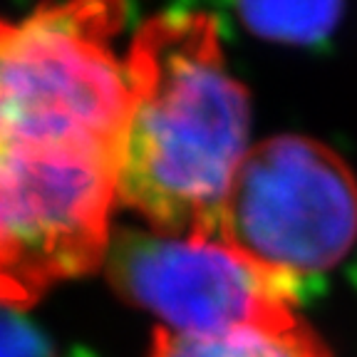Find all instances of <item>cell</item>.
<instances>
[{
  "instance_id": "1",
  "label": "cell",
  "mask_w": 357,
  "mask_h": 357,
  "mask_svg": "<svg viewBox=\"0 0 357 357\" xmlns=\"http://www.w3.org/2000/svg\"><path fill=\"white\" fill-rule=\"evenodd\" d=\"M129 102L112 167L119 204L151 231L213 234L248 154L251 109L206 13H162L129 45Z\"/></svg>"
},
{
  "instance_id": "2",
  "label": "cell",
  "mask_w": 357,
  "mask_h": 357,
  "mask_svg": "<svg viewBox=\"0 0 357 357\" xmlns=\"http://www.w3.org/2000/svg\"><path fill=\"white\" fill-rule=\"evenodd\" d=\"M122 20V0H75L0 28V149L114 151L129 102L112 47Z\"/></svg>"
},
{
  "instance_id": "3",
  "label": "cell",
  "mask_w": 357,
  "mask_h": 357,
  "mask_svg": "<svg viewBox=\"0 0 357 357\" xmlns=\"http://www.w3.org/2000/svg\"><path fill=\"white\" fill-rule=\"evenodd\" d=\"M211 236L293 280L328 271L357 241V181L330 146L271 137L243 156Z\"/></svg>"
},
{
  "instance_id": "4",
  "label": "cell",
  "mask_w": 357,
  "mask_h": 357,
  "mask_svg": "<svg viewBox=\"0 0 357 357\" xmlns=\"http://www.w3.org/2000/svg\"><path fill=\"white\" fill-rule=\"evenodd\" d=\"M117 199L112 154L79 146L0 149V231L10 305L105 263Z\"/></svg>"
},
{
  "instance_id": "5",
  "label": "cell",
  "mask_w": 357,
  "mask_h": 357,
  "mask_svg": "<svg viewBox=\"0 0 357 357\" xmlns=\"http://www.w3.org/2000/svg\"><path fill=\"white\" fill-rule=\"evenodd\" d=\"M122 298L178 335H218L298 318L296 280L208 234L124 231L105 256Z\"/></svg>"
},
{
  "instance_id": "6",
  "label": "cell",
  "mask_w": 357,
  "mask_h": 357,
  "mask_svg": "<svg viewBox=\"0 0 357 357\" xmlns=\"http://www.w3.org/2000/svg\"><path fill=\"white\" fill-rule=\"evenodd\" d=\"M149 357H330V352L318 335L296 318L218 335H178L159 328Z\"/></svg>"
},
{
  "instance_id": "7",
  "label": "cell",
  "mask_w": 357,
  "mask_h": 357,
  "mask_svg": "<svg viewBox=\"0 0 357 357\" xmlns=\"http://www.w3.org/2000/svg\"><path fill=\"white\" fill-rule=\"evenodd\" d=\"M236 10L258 38L305 45L333 33L342 0H236Z\"/></svg>"
},
{
  "instance_id": "8",
  "label": "cell",
  "mask_w": 357,
  "mask_h": 357,
  "mask_svg": "<svg viewBox=\"0 0 357 357\" xmlns=\"http://www.w3.org/2000/svg\"><path fill=\"white\" fill-rule=\"evenodd\" d=\"M43 340L13 318H0V357H43Z\"/></svg>"
}]
</instances>
